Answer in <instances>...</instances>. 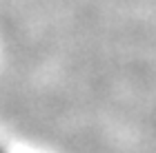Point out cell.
<instances>
[{
    "label": "cell",
    "mask_w": 156,
    "mask_h": 153,
    "mask_svg": "<svg viewBox=\"0 0 156 153\" xmlns=\"http://www.w3.org/2000/svg\"><path fill=\"white\" fill-rule=\"evenodd\" d=\"M0 153H5V151H2V149H0Z\"/></svg>",
    "instance_id": "obj_1"
}]
</instances>
